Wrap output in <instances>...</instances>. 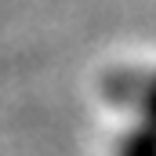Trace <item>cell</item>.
<instances>
[{"mask_svg": "<svg viewBox=\"0 0 156 156\" xmlns=\"http://www.w3.org/2000/svg\"><path fill=\"white\" fill-rule=\"evenodd\" d=\"M105 102L131 109L142 123L156 127V73H134V69H116L102 80Z\"/></svg>", "mask_w": 156, "mask_h": 156, "instance_id": "cell-1", "label": "cell"}, {"mask_svg": "<svg viewBox=\"0 0 156 156\" xmlns=\"http://www.w3.org/2000/svg\"><path fill=\"white\" fill-rule=\"evenodd\" d=\"M116 156H156V127L134 120V127L123 131V138H120Z\"/></svg>", "mask_w": 156, "mask_h": 156, "instance_id": "cell-2", "label": "cell"}]
</instances>
